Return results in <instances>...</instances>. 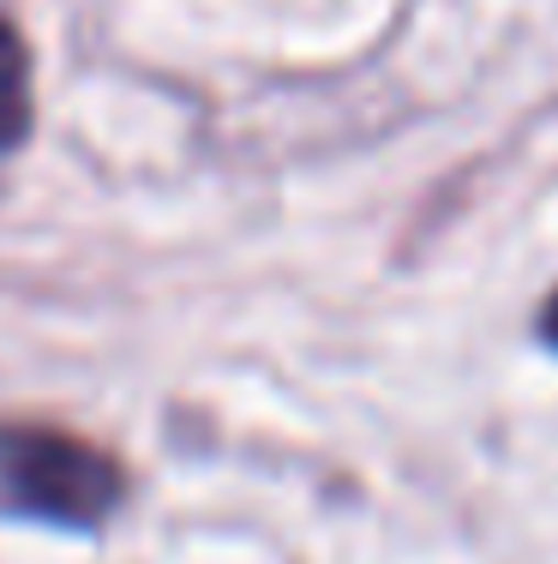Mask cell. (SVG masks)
I'll return each instance as SVG.
<instances>
[{"label": "cell", "instance_id": "3957f363", "mask_svg": "<svg viewBox=\"0 0 558 564\" xmlns=\"http://www.w3.org/2000/svg\"><path fill=\"white\" fill-rule=\"evenodd\" d=\"M540 337H547V343L558 348V294H552L547 306H540Z\"/></svg>", "mask_w": 558, "mask_h": 564}, {"label": "cell", "instance_id": "6da1fadb", "mask_svg": "<svg viewBox=\"0 0 558 564\" xmlns=\"http://www.w3.org/2000/svg\"><path fill=\"white\" fill-rule=\"evenodd\" d=\"M127 505V468L102 445L43 421H0V510L55 529H97Z\"/></svg>", "mask_w": 558, "mask_h": 564}, {"label": "cell", "instance_id": "7a4b0ae2", "mask_svg": "<svg viewBox=\"0 0 558 564\" xmlns=\"http://www.w3.org/2000/svg\"><path fill=\"white\" fill-rule=\"evenodd\" d=\"M36 97H31V48L12 19H0V151H19L31 139Z\"/></svg>", "mask_w": 558, "mask_h": 564}]
</instances>
